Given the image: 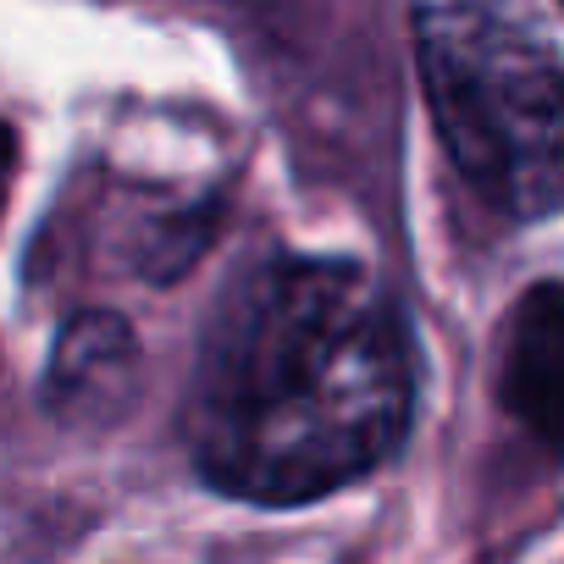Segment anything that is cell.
Segmentation results:
<instances>
[{"label":"cell","mask_w":564,"mask_h":564,"mask_svg":"<svg viewBox=\"0 0 564 564\" xmlns=\"http://www.w3.org/2000/svg\"><path fill=\"white\" fill-rule=\"evenodd\" d=\"M139 377V338L117 311H78L51 344L45 410L67 426H89L122 410Z\"/></svg>","instance_id":"cell-4"},{"label":"cell","mask_w":564,"mask_h":564,"mask_svg":"<svg viewBox=\"0 0 564 564\" xmlns=\"http://www.w3.org/2000/svg\"><path fill=\"white\" fill-rule=\"evenodd\" d=\"M498 404L553 459H564V282H531L498 327Z\"/></svg>","instance_id":"cell-3"},{"label":"cell","mask_w":564,"mask_h":564,"mask_svg":"<svg viewBox=\"0 0 564 564\" xmlns=\"http://www.w3.org/2000/svg\"><path fill=\"white\" fill-rule=\"evenodd\" d=\"M415 399L404 305L360 260L276 249L232 271L199 333L183 448L221 498L300 509L388 465Z\"/></svg>","instance_id":"cell-1"},{"label":"cell","mask_w":564,"mask_h":564,"mask_svg":"<svg viewBox=\"0 0 564 564\" xmlns=\"http://www.w3.org/2000/svg\"><path fill=\"white\" fill-rule=\"evenodd\" d=\"M12 172H18V133H12L7 117H0V205H7V194H12Z\"/></svg>","instance_id":"cell-5"},{"label":"cell","mask_w":564,"mask_h":564,"mask_svg":"<svg viewBox=\"0 0 564 564\" xmlns=\"http://www.w3.org/2000/svg\"><path fill=\"white\" fill-rule=\"evenodd\" d=\"M415 67L454 172L503 216L564 210V56L525 0H415Z\"/></svg>","instance_id":"cell-2"}]
</instances>
